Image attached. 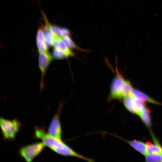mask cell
<instances>
[{
    "label": "cell",
    "mask_w": 162,
    "mask_h": 162,
    "mask_svg": "<svg viewBox=\"0 0 162 162\" xmlns=\"http://www.w3.org/2000/svg\"><path fill=\"white\" fill-rule=\"evenodd\" d=\"M34 137L40 140L45 146L60 155L75 157L90 162L94 161L93 159L85 157L75 152L63 142L61 139L50 135L43 128L38 126L35 127Z\"/></svg>",
    "instance_id": "obj_1"
},
{
    "label": "cell",
    "mask_w": 162,
    "mask_h": 162,
    "mask_svg": "<svg viewBox=\"0 0 162 162\" xmlns=\"http://www.w3.org/2000/svg\"><path fill=\"white\" fill-rule=\"evenodd\" d=\"M21 123L16 118L8 120L1 117L0 126L3 138L5 140L14 139L21 126Z\"/></svg>",
    "instance_id": "obj_2"
},
{
    "label": "cell",
    "mask_w": 162,
    "mask_h": 162,
    "mask_svg": "<svg viewBox=\"0 0 162 162\" xmlns=\"http://www.w3.org/2000/svg\"><path fill=\"white\" fill-rule=\"evenodd\" d=\"M45 145L42 142H38L23 146L18 152L20 156L26 161H32L44 150Z\"/></svg>",
    "instance_id": "obj_3"
},
{
    "label": "cell",
    "mask_w": 162,
    "mask_h": 162,
    "mask_svg": "<svg viewBox=\"0 0 162 162\" xmlns=\"http://www.w3.org/2000/svg\"><path fill=\"white\" fill-rule=\"evenodd\" d=\"M125 80L118 72L111 84L109 100H119L123 98Z\"/></svg>",
    "instance_id": "obj_4"
},
{
    "label": "cell",
    "mask_w": 162,
    "mask_h": 162,
    "mask_svg": "<svg viewBox=\"0 0 162 162\" xmlns=\"http://www.w3.org/2000/svg\"><path fill=\"white\" fill-rule=\"evenodd\" d=\"M62 104H60L57 112L53 116L49 125L48 133L51 136L61 139L62 128L60 119V114Z\"/></svg>",
    "instance_id": "obj_5"
},
{
    "label": "cell",
    "mask_w": 162,
    "mask_h": 162,
    "mask_svg": "<svg viewBox=\"0 0 162 162\" xmlns=\"http://www.w3.org/2000/svg\"><path fill=\"white\" fill-rule=\"evenodd\" d=\"M52 59V56L47 51L44 52H40L38 57L39 65L42 76H44Z\"/></svg>",
    "instance_id": "obj_6"
},
{
    "label": "cell",
    "mask_w": 162,
    "mask_h": 162,
    "mask_svg": "<svg viewBox=\"0 0 162 162\" xmlns=\"http://www.w3.org/2000/svg\"><path fill=\"white\" fill-rule=\"evenodd\" d=\"M51 44L55 48L64 52L68 57L74 55L73 52L65 44L62 38L55 37L52 42Z\"/></svg>",
    "instance_id": "obj_7"
},
{
    "label": "cell",
    "mask_w": 162,
    "mask_h": 162,
    "mask_svg": "<svg viewBox=\"0 0 162 162\" xmlns=\"http://www.w3.org/2000/svg\"><path fill=\"white\" fill-rule=\"evenodd\" d=\"M134 98L144 102H148L154 104H161L153 99L144 93L135 88H133L130 94Z\"/></svg>",
    "instance_id": "obj_8"
},
{
    "label": "cell",
    "mask_w": 162,
    "mask_h": 162,
    "mask_svg": "<svg viewBox=\"0 0 162 162\" xmlns=\"http://www.w3.org/2000/svg\"><path fill=\"white\" fill-rule=\"evenodd\" d=\"M125 141L135 150L142 154L145 155L148 153L146 144L143 142L135 140L131 141L125 140Z\"/></svg>",
    "instance_id": "obj_9"
},
{
    "label": "cell",
    "mask_w": 162,
    "mask_h": 162,
    "mask_svg": "<svg viewBox=\"0 0 162 162\" xmlns=\"http://www.w3.org/2000/svg\"><path fill=\"white\" fill-rule=\"evenodd\" d=\"M153 139L154 143L147 142L146 143L148 152L162 154V147L154 136H153Z\"/></svg>",
    "instance_id": "obj_10"
},
{
    "label": "cell",
    "mask_w": 162,
    "mask_h": 162,
    "mask_svg": "<svg viewBox=\"0 0 162 162\" xmlns=\"http://www.w3.org/2000/svg\"><path fill=\"white\" fill-rule=\"evenodd\" d=\"M46 25L43 26L42 31L45 40L51 44V43L55 37L50 26V24L45 18Z\"/></svg>",
    "instance_id": "obj_11"
},
{
    "label": "cell",
    "mask_w": 162,
    "mask_h": 162,
    "mask_svg": "<svg viewBox=\"0 0 162 162\" xmlns=\"http://www.w3.org/2000/svg\"><path fill=\"white\" fill-rule=\"evenodd\" d=\"M44 40L42 29L41 28H39L37 34L36 43L39 52H43L47 51L44 47Z\"/></svg>",
    "instance_id": "obj_12"
},
{
    "label": "cell",
    "mask_w": 162,
    "mask_h": 162,
    "mask_svg": "<svg viewBox=\"0 0 162 162\" xmlns=\"http://www.w3.org/2000/svg\"><path fill=\"white\" fill-rule=\"evenodd\" d=\"M123 104L125 108L130 112L136 114L134 98L130 95L126 96L123 98Z\"/></svg>",
    "instance_id": "obj_13"
},
{
    "label": "cell",
    "mask_w": 162,
    "mask_h": 162,
    "mask_svg": "<svg viewBox=\"0 0 162 162\" xmlns=\"http://www.w3.org/2000/svg\"><path fill=\"white\" fill-rule=\"evenodd\" d=\"M151 111L149 108L146 107L144 110L138 116L145 125L149 128L151 125V120L150 114Z\"/></svg>",
    "instance_id": "obj_14"
},
{
    "label": "cell",
    "mask_w": 162,
    "mask_h": 162,
    "mask_svg": "<svg viewBox=\"0 0 162 162\" xmlns=\"http://www.w3.org/2000/svg\"><path fill=\"white\" fill-rule=\"evenodd\" d=\"M147 162H162V154L148 153L145 155Z\"/></svg>",
    "instance_id": "obj_15"
},
{
    "label": "cell",
    "mask_w": 162,
    "mask_h": 162,
    "mask_svg": "<svg viewBox=\"0 0 162 162\" xmlns=\"http://www.w3.org/2000/svg\"><path fill=\"white\" fill-rule=\"evenodd\" d=\"M134 100L136 114L139 115L146 108L145 105L143 102L139 100L134 98Z\"/></svg>",
    "instance_id": "obj_16"
},
{
    "label": "cell",
    "mask_w": 162,
    "mask_h": 162,
    "mask_svg": "<svg viewBox=\"0 0 162 162\" xmlns=\"http://www.w3.org/2000/svg\"><path fill=\"white\" fill-rule=\"evenodd\" d=\"M52 55L54 58L57 59H63L68 57L64 52L56 48L53 50Z\"/></svg>",
    "instance_id": "obj_17"
},
{
    "label": "cell",
    "mask_w": 162,
    "mask_h": 162,
    "mask_svg": "<svg viewBox=\"0 0 162 162\" xmlns=\"http://www.w3.org/2000/svg\"><path fill=\"white\" fill-rule=\"evenodd\" d=\"M50 26L55 37L62 38L63 35L61 28L56 25H51L50 24Z\"/></svg>",
    "instance_id": "obj_18"
},
{
    "label": "cell",
    "mask_w": 162,
    "mask_h": 162,
    "mask_svg": "<svg viewBox=\"0 0 162 162\" xmlns=\"http://www.w3.org/2000/svg\"><path fill=\"white\" fill-rule=\"evenodd\" d=\"M62 39L65 44L70 49L76 48V46L70 36L63 37L62 38Z\"/></svg>",
    "instance_id": "obj_19"
},
{
    "label": "cell",
    "mask_w": 162,
    "mask_h": 162,
    "mask_svg": "<svg viewBox=\"0 0 162 162\" xmlns=\"http://www.w3.org/2000/svg\"><path fill=\"white\" fill-rule=\"evenodd\" d=\"M62 32L63 37L70 36V33L68 30L65 28H61ZM62 37V38H63Z\"/></svg>",
    "instance_id": "obj_20"
}]
</instances>
